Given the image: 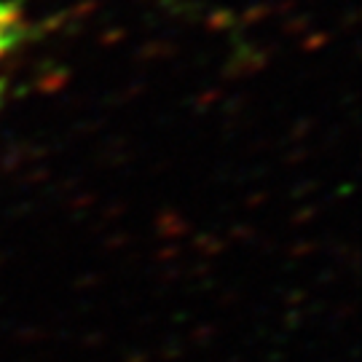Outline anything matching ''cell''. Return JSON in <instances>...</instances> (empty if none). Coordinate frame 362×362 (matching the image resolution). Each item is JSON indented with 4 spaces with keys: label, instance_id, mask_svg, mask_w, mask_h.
<instances>
[{
    "label": "cell",
    "instance_id": "6da1fadb",
    "mask_svg": "<svg viewBox=\"0 0 362 362\" xmlns=\"http://www.w3.org/2000/svg\"><path fill=\"white\" fill-rule=\"evenodd\" d=\"M27 35V19L13 0H0V97L6 89V62Z\"/></svg>",
    "mask_w": 362,
    "mask_h": 362
}]
</instances>
